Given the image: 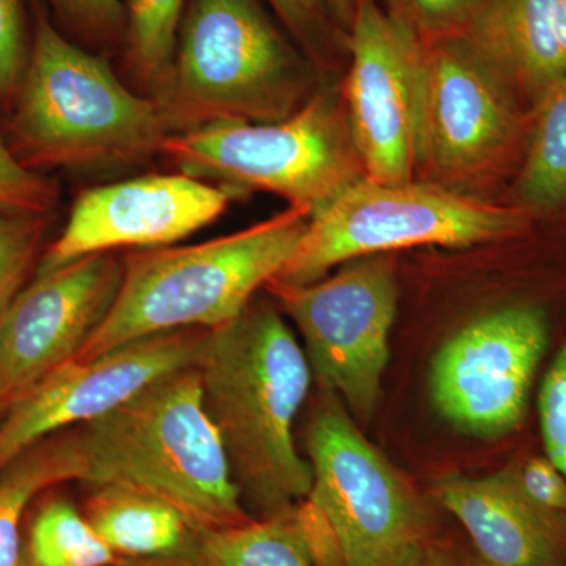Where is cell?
Returning <instances> with one entry per match:
<instances>
[{"mask_svg": "<svg viewBox=\"0 0 566 566\" xmlns=\"http://www.w3.org/2000/svg\"><path fill=\"white\" fill-rule=\"evenodd\" d=\"M196 368L244 505L262 517L292 512L312 488L294 422L314 374L296 335L273 305L251 303L208 331Z\"/></svg>", "mask_w": 566, "mask_h": 566, "instance_id": "6da1fadb", "label": "cell"}, {"mask_svg": "<svg viewBox=\"0 0 566 566\" xmlns=\"http://www.w3.org/2000/svg\"><path fill=\"white\" fill-rule=\"evenodd\" d=\"M73 430L81 482L153 495L193 531L241 526L249 515L193 367L156 379Z\"/></svg>", "mask_w": 566, "mask_h": 566, "instance_id": "7a4b0ae2", "label": "cell"}, {"mask_svg": "<svg viewBox=\"0 0 566 566\" xmlns=\"http://www.w3.org/2000/svg\"><path fill=\"white\" fill-rule=\"evenodd\" d=\"M311 216L290 207L207 243L126 253L114 304L74 360L95 359L151 335L212 331L240 318L256 290L292 262Z\"/></svg>", "mask_w": 566, "mask_h": 566, "instance_id": "3957f363", "label": "cell"}, {"mask_svg": "<svg viewBox=\"0 0 566 566\" xmlns=\"http://www.w3.org/2000/svg\"><path fill=\"white\" fill-rule=\"evenodd\" d=\"M10 122L11 151L28 169H123L161 155L170 136L161 107L129 91L109 63L71 43L46 14Z\"/></svg>", "mask_w": 566, "mask_h": 566, "instance_id": "277c9868", "label": "cell"}, {"mask_svg": "<svg viewBox=\"0 0 566 566\" xmlns=\"http://www.w3.org/2000/svg\"><path fill=\"white\" fill-rule=\"evenodd\" d=\"M319 71L260 0H188L159 99L170 133L279 122L318 91Z\"/></svg>", "mask_w": 566, "mask_h": 566, "instance_id": "5b68a950", "label": "cell"}, {"mask_svg": "<svg viewBox=\"0 0 566 566\" xmlns=\"http://www.w3.org/2000/svg\"><path fill=\"white\" fill-rule=\"evenodd\" d=\"M323 390L305 430L312 488L296 506L314 565H422L430 523L419 495Z\"/></svg>", "mask_w": 566, "mask_h": 566, "instance_id": "8992f818", "label": "cell"}, {"mask_svg": "<svg viewBox=\"0 0 566 566\" xmlns=\"http://www.w3.org/2000/svg\"><path fill=\"white\" fill-rule=\"evenodd\" d=\"M161 156L197 180L243 196L275 193L311 214L365 177L342 92L327 87L283 120L216 123L170 134Z\"/></svg>", "mask_w": 566, "mask_h": 566, "instance_id": "52a82bcc", "label": "cell"}, {"mask_svg": "<svg viewBox=\"0 0 566 566\" xmlns=\"http://www.w3.org/2000/svg\"><path fill=\"white\" fill-rule=\"evenodd\" d=\"M534 221L516 205L485 202L438 182L364 177L311 216L296 255L270 283L308 285L338 264L412 245L471 248L512 240Z\"/></svg>", "mask_w": 566, "mask_h": 566, "instance_id": "ba28073f", "label": "cell"}, {"mask_svg": "<svg viewBox=\"0 0 566 566\" xmlns=\"http://www.w3.org/2000/svg\"><path fill=\"white\" fill-rule=\"evenodd\" d=\"M417 170L447 188L520 166L532 115L464 36L423 44Z\"/></svg>", "mask_w": 566, "mask_h": 566, "instance_id": "9c48e42d", "label": "cell"}, {"mask_svg": "<svg viewBox=\"0 0 566 566\" xmlns=\"http://www.w3.org/2000/svg\"><path fill=\"white\" fill-rule=\"evenodd\" d=\"M296 324L312 374L349 415L370 419L389 363L397 316L394 263L382 253L342 264L333 277L304 286L268 283Z\"/></svg>", "mask_w": 566, "mask_h": 566, "instance_id": "30bf717a", "label": "cell"}, {"mask_svg": "<svg viewBox=\"0 0 566 566\" xmlns=\"http://www.w3.org/2000/svg\"><path fill=\"white\" fill-rule=\"evenodd\" d=\"M342 87L346 117L365 177L415 180L424 46L378 0H359Z\"/></svg>", "mask_w": 566, "mask_h": 566, "instance_id": "8fae6325", "label": "cell"}, {"mask_svg": "<svg viewBox=\"0 0 566 566\" xmlns=\"http://www.w3.org/2000/svg\"><path fill=\"white\" fill-rule=\"evenodd\" d=\"M549 340L538 305L515 304L458 331L434 357L431 398L463 433L497 438L515 430Z\"/></svg>", "mask_w": 566, "mask_h": 566, "instance_id": "7c38bea8", "label": "cell"}, {"mask_svg": "<svg viewBox=\"0 0 566 566\" xmlns=\"http://www.w3.org/2000/svg\"><path fill=\"white\" fill-rule=\"evenodd\" d=\"M208 329L169 331L44 376L7 409L0 423V472L51 436L125 403L163 376L193 367Z\"/></svg>", "mask_w": 566, "mask_h": 566, "instance_id": "4fadbf2b", "label": "cell"}, {"mask_svg": "<svg viewBox=\"0 0 566 566\" xmlns=\"http://www.w3.org/2000/svg\"><path fill=\"white\" fill-rule=\"evenodd\" d=\"M123 275L114 252L91 253L36 275L0 316V412L74 360L106 318Z\"/></svg>", "mask_w": 566, "mask_h": 566, "instance_id": "5bb4252c", "label": "cell"}, {"mask_svg": "<svg viewBox=\"0 0 566 566\" xmlns=\"http://www.w3.org/2000/svg\"><path fill=\"white\" fill-rule=\"evenodd\" d=\"M243 197L180 172L88 189L74 202L61 237L48 245L36 275L91 253L167 248L218 221Z\"/></svg>", "mask_w": 566, "mask_h": 566, "instance_id": "9a60e30c", "label": "cell"}, {"mask_svg": "<svg viewBox=\"0 0 566 566\" xmlns=\"http://www.w3.org/2000/svg\"><path fill=\"white\" fill-rule=\"evenodd\" d=\"M439 502L460 521L485 566H565L566 523L535 509L506 471L447 476Z\"/></svg>", "mask_w": 566, "mask_h": 566, "instance_id": "2e32d148", "label": "cell"}, {"mask_svg": "<svg viewBox=\"0 0 566 566\" xmlns=\"http://www.w3.org/2000/svg\"><path fill=\"white\" fill-rule=\"evenodd\" d=\"M557 0H486L464 39L532 115L566 76Z\"/></svg>", "mask_w": 566, "mask_h": 566, "instance_id": "e0dca14e", "label": "cell"}, {"mask_svg": "<svg viewBox=\"0 0 566 566\" xmlns=\"http://www.w3.org/2000/svg\"><path fill=\"white\" fill-rule=\"evenodd\" d=\"M84 515L120 560L192 556L197 534L178 510L126 488H92Z\"/></svg>", "mask_w": 566, "mask_h": 566, "instance_id": "ac0fdd59", "label": "cell"}, {"mask_svg": "<svg viewBox=\"0 0 566 566\" xmlns=\"http://www.w3.org/2000/svg\"><path fill=\"white\" fill-rule=\"evenodd\" d=\"M73 431L44 439L0 472V566H25L22 520L33 499L65 482H80Z\"/></svg>", "mask_w": 566, "mask_h": 566, "instance_id": "d6986e66", "label": "cell"}, {"mask_svg": "<svg viewBox=\"0 0 566 566\" xmlns=\"http://www.w3.org/2000/svg\"><path fill=\"white\" fill-rule=\"evenodd\" d=\"M512 193L535 219L566 216V76L532 112Z\"/></svg>", "mask_w": 566, "mask_h": 566, "instance_id": "ffe728a7", "label": "cell"}, {"mask_svg": "<svg viewBox=\"0 0 566 566\" xmlns=\"http://www.w3.org/2000/svg\"><path fill=\"white\" fill-rule=\"evenodd\" d=\"M192 557L203 566H315L296 509L199 532Z\"/></svg>", "mask_w": 566, "mask_h": 566, "instance_id": "44dd1931", "label": "cell"}, {"mask_svg": "<svg viewBox=\"0 0 566 566\" xmlns=\"http://www.w3.org/2000/svg\"><path fill=\"white\" fill-rule=\"evenodd\" d=\"M186 6L188 0H126V69L142 95L159 99L169 85Z\"/></svg>", "mask_w": 566, "mask_h": 566, "instance_id": "7402d4cb", "label": "cell"}, {"mask_svg": "<svg viewBox=\"0 0 566 566\" xmlns=\"http://www.w3.org/2000/svg\"><path fill=\"white\" fill-rule=\"evenodd\" d=\"M25 566H118L91 521L69 499H48L29 524Z\"/></svg>", "mask_w": 566, "mask_h": 566, "instance_id": "603a6c76", "label": "cell"}, {"mask_svg": "<svg viewBox=\"0 0 566 566\" xmlns=\"http://www.w3.org/2000/svg\"><path fill=\"white\" fill-rule=\"evenodd\" d=\"M290 39L311 59L319 73L337 70L349 59V36L342 31L322 0H264Z\"/></svg>", "mask_w": 566, "mask_h": 566, "instance_id": "cb8c5ba5", "label": "cell"}, {"mask_svg": "<svg viewBox=\"0 0 566 566\" xmlns=\"http://www.w3.org/2000/svg\"><path fill=\"white\" fill-rule=\"evenodd\" d=\"M389 17L423 44L468 33L486 0H381Z\"/></svg>", "mask_w": 566, "mask_h": 566, "instance_id": "d4e9b609", "label": "cell"}, {"mask_svg": "<svg viewBox=\"0 0 566 566\" xmlns=\"http://www.w3.org/2000/svg\"><path fill=\"white\" fill-rule=\"evenodd\" d=\"M48 214L0 212V315L21 292L40 255Z\"/></svg>", "mask_w": 566, "mask_h": 566, "instance_id": "484cf974", "label": "cell"}, {"mask_svg": "<svg viewBox=\"0 0 566 566\" xmlns=\"http://www.w3.org/2000/svg\"><path fill=\"white\" fill-rule=\"evenodd\" d=\"M57 196V186L21 164L0 134V212L50 214Z\"/></svg>", "mask_w": 566, "mask_h": 566, "instance_id": "4316f807", "label": "cell"}, {"mask_svg": "<svg viewBox=\"0 0 566 566\" xmlns=\"http://www.w3.org/2000/svg\"><path fill=\"white\" fill-rule=\"evenodd\" d=\"M545 455L566 476V345L547 368L538 395Z\"/></svg>", "mask_w": 566, "mask_h": 566, "instance_id": "83f0119b", "label": "cell"}, {"mask_svg": "<svg viewBox=\"0 0 566 566\" xmlns=\"http://www.w3.org/2000/svg\"><path fill=\"white\" fill-rule=\"evenodd\" d=\"M505 471L535 509L566 523V476L549 458H528Z\"/></svg>", "mask_w": 566, "mask_h": 566, "instance_id": "f1b7e54d", "label": "cell"}, {"mask_svg": "<svg viewBox=\"0 0 566 566\" xmlns=\"http://www.w3.org/2000/svg\"><path fill=\"white\" fill-rule=\"evenodd\" d=\"M63 20L92 43L125 40L126 11L122 0H50Z\"/></svg>", "mask_w": 566, "mask_h": 566, "instance_id": "f546056e", "label": "cell"}, {"mask_svg": "<svg viewBox=\"0 0 566 566\" xmlns=\"http://www.w3.org/2000/svg\"><path fill=\"white\" fill-rule=\"evenodd\" d=\"M20 0H0V99L13 103L29 62Z\"/></svg>", "mask_w": 566, "mask_h": 566, "instance_id": "4dcf8cb0", "label": "cell"}, {"mask_svg": "<svg viewBox=\"0 0 566 566\" xmlns=\"http://www.w3.org/2000/svg\"><path fill=\"white\" fill-rule=\"evenodd\" d=\"M324 9L331 14L335 24L345 33L352 29L354 14H356L359 0H322Z\"/></svg>", "mask_w": 566, "mask_h": 566, "instance_id": "1f68e13d", "label": "cell"}, {"mask_svg": "<svg viewBox=\"0 0 566 566\" xmlns=\"http://www.w3.org/2000/svg\"><path fill=\"white\" fill-rule=\"evenodd\" d=\"M118 566H203L192 556L155 558V560H122Z\"/></svg>", "mask_w": 566, "mask_h": 566, "instance_id": "d6a6232c", "label": "cell"}, {"mask_svg": "<svg viewBox=\"0 0 566 566\" xmlns=\"http://www.w3.org/2000/svg\"><path fill=\"white\" fill-rule=\"evenodd\" d=\"M556 29L558 43H560L566 61V0H557Z\"/></svg>", "mask_w": 566, "mask_h": 566, "instance_id": "836d02e7", "label": "cell"}, {"mask_svg": "<svg viewBox=\"0 0 566 566\" xmlns=\"http://www.w3.org/2000/svg\"><path fill=\"white\" fill-rule=\"evenodd\" d=\"M420 566H449V565L438 564V562H434L433 558H431V556H428L427 560H424L423 564Z\"/></svg>", "mask_w": 566, "mask_h": 566, "instance_id": "e575fe53", "label": "cell"}, {"mask_svg": "<svg viewBox=\"0 0 566 566\" xmlns=\"http://www.w3.org/2000/svg\"><path fill=\"white\" fill-rule=\"evenodd\" d=\"M0 316H2V315H0Z\"/></svg>", "mask_w": 566, "mask_h": 566, "instance_id": "d590c367", "label": "cell"}]
</instances>
